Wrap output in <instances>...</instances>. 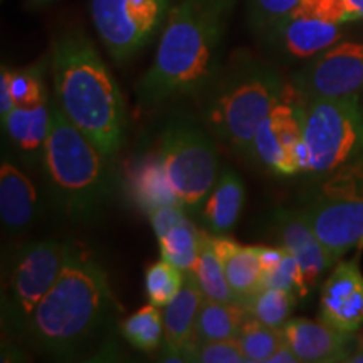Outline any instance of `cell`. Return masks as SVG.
I'll list each match as a JSON object with an SVG mask.
<instances>
[{
	"mask_svg": "<svg viewBox=\"0 0 363 363\" xmlns=\"http://www.w3.org/2000/svg\"><path fill=\"white\" fill-rule=\"evenodd\" d=\"M38 192L33 182L11 162L0 167V219L7 230L21 233L38 214Z\"/></svg>",
	"mask_w": 363,
	"mask_h": 363,
	"instance_id": "cell-21",
	"label": "cell"
},
{
	"mask_svg": "<svg viewBox=\"0 0 363 363\" xmlns=\"http://www.w3.org/2000/svg\"><path fill=\"white\" fill-rule=\"evenodd\" d=\"M262 288H276L284 289V291L294 293L298 298L308 296L311 288L308 286L305 276H303L301 267L294 259L293 254L286 251L283 261L279 262L274 269L264 272V283Z\"/></svg>",
	"mask_w": 363,
	"mask_h": 363,
	"instance_id": "cell-30",
	"label": "cell"
},
{
	"mask_svg": "<svg viewBox=\"0 0 363 363\" xmlns=\"http://www.w3.org/2000/svg\"><path fill=\"white\" fill-rule=\"evenodd\" d=\"M52 76L56 104L62 115L101 152L115 160L125 143V99L83 33H67L52 45Z\"/></svg>",
	"mask_w": 363,
	"mask_h": 363,
	"instance_id": "cell-3",
	"label": "cell"
},
{
	"mask_svg": "<svg viewBox=\"0 0 363 363\" xmlns=\"http://www.w3.org/2000/svg\"><path fill=\"white\" fill-rule=\"evenodd\" d=\"M235 340L242 350L246 363H267L276 348L284 342L281 328H272L249 315Z\"/></svg>",
	"mask_w": 363,
	"mask_h": 363,
	"instance_id": "cell-27",
	"label": "cell"
},
{
	"mask_svg": "<svg viewBox=\"0 0 363 363\" xmlns=\"http://www.w3.org/2000/svg\"><path fill=\"white\" fill-rule=\"evenodd\" d=\"M272 227L279 246L293 254L310 288L338 262L318 239L301 208H278L272 216Z\"/></svg>",
	"mask_w": 363,
	"mask_h": 363,
	"instance_id": "cell-14",
	"label": "cell"
},
{
	"mask_svg": "<svg viewBox=\"0 0 363 363\" xmlns=\"http://www.w3.org/2000/svg\"><path fill=\"white\" fill-rule=\"evenodd\" d=\"M33 2H38L39 4V2H48V0H33Z\"/></svg>",
	"mask_w": 363,
	"mask_h": 363,
	"instance_id": "cell-39",
	"label": "cell"
},
{
	"mask_svg": "<svg viewBox=\"0 0 363 363\" xmlns=\"http://www.w3.org/2000/svg\"><path fill=\"white\" fill-rule=\"evenodd\" d=\"M6 71L9 84H11L12 96L16 104H34L48 99L43 81V69L38 66L29 67L22 71H11L6 66L2 67Z\"/></svg>",
	"mask_w": 363,
	"mask_h": 363,
	"instance_id": "cell-32",
	"label": "cell"
},
{
	"mask_svg": "<svg viewBox=\"0 0 363 363\" xmlns=\"http://www.w3.org/2000/svg\"><path fill=\"white\" fill-rule=\"evenodd\" d=\"M174 0H91V17L116 62L140 52L167 22Z\"/></svg>",
	"mask_w": 363,
	"mask_h": 363,
	"instance_id": "cell-10",
	"label": "cell"
},
{
	"mask_svg": "<svg viewBox=\"0 0 363 363\" xmlns=\"http://www.w3.org/2000/svg\"><path fill=\"white\" fill-rule=\"evenodd\" d=\"M289 86L301 103L311 99L360 98L363 40H343L331 45L296 72Z\"/></svg>",
	"mask_w": 363,
	"mask_h": 363,
	"instance_id": "cell-12",
	"label": "cell"
},
{
	"mask_svg": "<svg viewBox=\"0 0 363 363\" xmlns=\"http://www.w3.org/2000/svg\"><path fill=\"white\" fill-rule=\"evenodd\" d=\"M358 345H360V347L363 348V333L360 335V337H358Z\"/></svg>",
	"mask_w": 363,
	"mask_h": 363,
	"instance_id": "cell-38",
	"label": "cell"
},
{
	"mask_svg": "<svg viewBox=\"0 0 363 363\" xmlns=\"http://www.w3.org/2000/svg\"><path fill=\"white\" fill-rule=\"evenodd\" d=\"M342 24L294 11L266 34L276 51L293 59H313L342 39Z\"/></svg>",
	"mask_w": 363,
	"mask_h": 363,
	"instance_id": "cell-16",
	"label": "cell"
},
{
	"mask_svg": "<svg viewBox=\"0 0 363 363\" xmlns=\"http://www.w3.org/2000/svg\"><path fill=\"white\" fill-rule=\"evenodd\" d=\"M40 162L54 206L71 219H91L111 197L113 160L62 115L56 101Z\"/></svg>",
	"mask_w": 363,
	"mask_h": 363,
	"instance_id": "cell-5",
	"label": "cell"
},
{
	"mask_svg": "<svg viewBox=\"0 0 363 363\" xmlns=\"http://www.w3.org/2000/svg\"><path fill=\"white\" fill-rule=\"evenodd\" d=\"M249 157L274 175L305 174L301 101L289 84H286L283 98L257 128Z\"/></svg>",
	"mask_w": 363,
	"mask_h": 363,
	"instance_id": "cell-11",
	"label": "cell"
},
{
	"mask_svg": "<svg viewBox=\"0 0 363 363\" xmlns=\"http://www.w3.org/2000/svg\"><path fill=\"white\" fill-rule=\"evenodd\" d=\"M185 283V271L172 262L160 259L148 266L145 272V289L152 305L165 308Z\"/></svg>",
	"mask_w": 363,
	"mask_h": 363,
	"instance_id": "cell-28",
	"label": "cell"
},
{
	"mask_svg": "<svg viewBox=\"0 0 363 363\" xmlns=\"http://www.w3.org/2000/svg\"><path fill=\"white\" fill-rule=\"evenodd\" d=\"M301 212L318 239L340 261L363 246V155L320 177L305 197Z\"/></svg>",
	"mask_w": 363,
	"mask_h": 363,
	"instance_id": "cell-7",
	"label": "cell"
},
{
	"mask_svg": "<svg viewBox=\"0 0 363 363\" xmlns=\"http://www.w3.org/2000/svg\"><path fill=\"white\" fill-rule=\"evenodd\" d=\"M214 246L224 267L227 283L239 305H242V301L259 291L264 283L257 246H242L225 235H214Z\"/></svg>",
	"mask_w": 363,
	"mask_h": 363,
	"instance_id": "cell-19",
	"label": "cell"
},
{
	"mask_svg": "<svg viewBox=\"0 0 363 363\" xmlns=\"http://www.w3.org/2000/svg\"><path fill=\"white\" fill-rule=\"evenodd\" d=\"M116 313L104 267L72 246L56 283L30 316L26 338L49 357L88 358L106 345Z\"/></svg>",
	"mask_w": 363,
	"mask_h": 363,
	"instance_id": "cell-1",
	"label": "cell"
},
{
	"mask_svg": "<svg viewBox=\"0 0 363 363\" xmlns=\"http://www.w3.org/2000/svg\"><path fill=\"white\" fill-rule=\"evenodd\" d=\"M185 362L197 363H246L238 340H211L195 342L189 348Z\"/></svg>",
	"mask_w": 363,
	"mask_h": 363,
	"instance_id": "cell-31",
	"label": "cell"
},
{
	"mask_svg": "<svg viewBox=\"0 0 363 363\" xmlns=\"http://www.w3.org/2000/svg\"><path fill=\"white\" fill-rule=\"evenodd\" d=\"M281 331L298 360L305 363L348 362L358 348L355 333H343L323 321L289 318Z\"/></svg>",
	"mask_w": 363,
	"mask_h": 363,
	"instance_id": "cell-15",
	"label": "cell"
},
{
	"mask_svg": "<svg viewBox=\"0 0 363 363\" xmlns=\"http://www.w3.org/2000/svg\"><path fill=\"white\" fill-rule=\"evenodd\" d=\"M296 301L298 296L294 293L276 288H261L256 294L242 301V306L254 320L272 328H283V325L291 318Z\"/></svg>",
	"mask_w": 363,
	"mask_h": 363,
	"instance_id": "cell-25",
	"label": "cell"
},
{
	"mask_svg": "<svg viewBox=\"0 0 363 363\" xmlns=\"http://www.w3.org/2000/svg\"><path fill=\"white\" fill-rule=\"evenodd\" d=\"M298 11L320 17V19L335 22V24H348L352 22L350 11L345 0H301Z\"/></svg>",
	"mask_w": 363,
	"mask_h": 363,
	"instance_id": "cell-33",
	"label": "cell"
},
{
	"mask_svg": "<svg viewBox=\"0 0 363 363\" xmlns=\"http://www.w3.org/2000/svg\"><path fill=\"white\" fill-rule=\"evenodd\" d=\"M235 0H174L155 59L136 83L138 108L197 96L219 71L220 45Z\"/></svg>",
	"mask_w": 363,
	"mask_h": 363,
	"instance_id": "cell-2",
	"label": "cell"
},
{
	"mask_svg": "<svg viewBox=\"0 0 363 363\" xmlns=\"http://www.w3.org/2000/svg\"><path fill=\"white\" fill-rule=\"evenodd\" d=\"M257 254H259V261L262 266V271L267 272L274 269L276 266L283 261L286 249L284 247H271V246H257Z\"/></svg>",
	"mask_w": 363,
	"mask_h": 363,
	"instance_id": "cell-34",
	"label": "cell"
},
{
	"mask_svg": "<svg viewBox=\"0 0 363 363\" xmlns=\"http://www.w3.org/2000/svg\"><path fill=\"white\" fill-rule=\"evenodd\" d=\"M203 293L192 272H185V283L163 313L162 360L185 362L189 348L195 343V325L203 303Z\"/></svg>",
	"mask_w": 363,
	"mask_h": 363,
	"instance_id": "cell-18",
	"label": "cell"
},
{
	"mask_svg": "<svg viewBox=\"0 0 363 363\" xmlns=\"http://www.w3.org/2000/svg\"><path fill=\"white\" fill-rule=\"evenodd\" d=\"M190 272L206 298L222 303H239L225 279L224 267H222L220 257L216 251L212 234L202 233L199 257Z\"/></svg>",
	"mask_w": 363,
	"mask_h": 363,
	"instance_id": "cell-24",
	"label": "cell"
},
{
	"mask_svg": "<svg viewBox=\"0 0 363 363\" xmlns=\"http://www.w3.org/2000/svg\"><path fill=\"white\" fill-rule=\"evenodd\" d=\"M153 157L177 206L185 212L201 211L219 177V157L208 131L189 118H174L163 126Z\"/></svg>",
	"mask_w": 363,
	"mask_h": 363,
	"instance_id": "cell-6",
	"label": "cell"
},
{
	"mask_svg": "<svg viewBox=\"0 0 363 363\" xmlns=\"http://www.w3.org/2000/svg\"><path fill=\"white\" fill-rule=\"evenodd\" d=\"M16 101H13L11 84H9V78L6 71L2 69V76H0V118H7L9 113L13 110Z\"/></svg>",
	"mask_w": 363,
	"mask_h": 363,
	"instance_id": "cell-35",
	"label": "cell"
},
{
	"mask_svg": "<svg viewBox=\"0 0 363 363\" xmlns=\"http://www.w3.org/2000/svg\"><path fill=\"white\" fill-rule=\"evenodd\" d=\"M298 362H299L298 357L294 355L291 347H289L286 342L281 343L274 350V353L269 357V360H267V363H298Z\"/></svg>",
	"mask_w": 363,
	"mask_h": 363,
	"instance_id": "cell-36",
	"label": "cell"
},
{
	"mask_svg": "<svg viewBox=\"0 0 363 363\" xmlns=\"http://www.w3.org/2000/svg\"><path fill=\"white\" fill-rule=\"evenodd\" d=\"M305 174L325 177L363 155L360 98L311 99L301 103Z\"/></svg>",
	"mask_w": 363,
	"mask_h": 363,
	"instance_id": "cell-8",
	"label": "cell"
},
{
	"mask_svg": "<svg viewBox=\"0 0 363 363\" xmlns=\"http://www.w3.org/2000/svg\"><path fill=\"white\" fill-rule=\"evenodd\" d=\"M72 244L61 239L34 240L21 247L2 294V323L26 337L30 316L61 274Z\"/></svg>",
	"mask_w": 363,
	"mask_h": 363,
	"instance_id": "cell-9",
	"label": "cell"
},
{
	"mask_svg": "<svg viewBox=\"0 0 363 363\" xmlns=\"http://www.w3.org/2000/svg\"><path fill=\"white\" fill-rule=\"evenodd\" d=\"M350 11L352 22L363 21V0H345Z\"/></svg>",
	"mask_w": 363,
	"mask_h": 363,
	"instance_id": "cell-37",
	"label": "cell"
},
{
	"mask_svg": "<svg viewBox=\"0 0 363 363\" xmlns=\"http://www.w3.org/2000/svg\"><path fill=\"white\" fill-rule=\"evenodd\" d=\"M247 320V311L239 303H222L203 298L195 325V342L234 340Z\"/></svg>",
	"mask_w": 363,
	"mask_h": 363,
	"instance_id": "cell-23",
	"label": "cell"
},
{
	"mask_svg": "<svg viewBox=\"0 0 363 363\" xmlns=\"http://www.w3.org/2000/svg\"><path fill=\"white\" fill-rule=\"evenodd\" d=\"M284 88L276 67L247 54L234 57L197 94L203 123L222 143L249 157L257 128Z\"/></svg>",
	"mask_w": 363,
	"mask_h": 363,
	"instance_id": "cell-4",
	"label": "cell"
},
{
	"mask_svg": "<svg viewBox=\"0 0 363 363\" xmlns=\"http://www.w3.org/2000/svg\"><path fill=\"white\" fill-rule=\"evenodd\" d=\"M187 214L177 203H165L150 211L148 217L158 239L162 259L190 272L199 257L202 230L194 225Z\"/></svg>",
	"mask_w": 363,
	"mask_h": 363,
	"instance_id": "cell-17",
	"label": "cell"
},
{
	"mask_svg": "<svg viewBox=\"0 0 363 363\" xmlns=\"http://www.w3.org/2000/svg\"><path fill=\"white\" fill-rule=\"evenodd\" d=\"M126 342L140 352H153L160 347L163 337V315L160 308L152 305L140 308L120 323Z\"/></svg>",
	"mask_w": 363,
	"mask_h": 363,
	"instance_id": "cell-26",
	"label": "cell"
},
{
	"mask_svg": "<svg viewBox=\"0 0 363 363\" xmlns=\"http://www.w3.org/2000/svg\"><path fill=\"white\" fill-rule=\"evenodd\" d=\"M301 0H249V24L256 33L266 35L276 24L294 12Z\"/></svg>",
	"mask_w": 363,
	"mask_h": 363,
	"instance_id": "cell-29",
	"label": "cell"
},
{
	"mask_svg": "<svg viewBox=\"0 0 363 363\" xmlns=\"http://www.w3.org/2000/svg\"><path fill=\"white\" fill-rule=\"evenodd\" d=\"M320 321L343 333L362 328L363 272L357 259H340L321 286Z\"/></svg>",
	"mask_w": 363,
	"mask_h": 363,
	"instance_id": "cell-13",
	"label": "cell"
},
{
	"mask_svg": "<svg viewBox=\"0 0 363 363\" xmlns=\"http://www.w3.org/2000/svg\"><path fill=\"white\" fill-rule=\"evenodd\" d=\"M244 197L246 189L239 174L230 169L222 170L201 207L202 220L208 233L214 235L229 234L238 224Z\"/></svg>",
	"mask_w": 363,
	"mask_h": 363,
	"instance_id": "cell-22",
	"label": "cell"
},
{
	"mask_svg": "<svg viewBox=\"0 0 363 363\" xmlns=\"http://www.w3.org/2000/svg\"><path fill=\"white\" fill-rule=\"evenodd\" d=\"M51 125V106L48 99L34 104H16L2 120L9 140L22 157L30 162L43 160L45 138Z\"/></svg>",
	"mask_w": 363,
	"mask_h": 363,
	"instance_id": "cell-20",
	"label": "cell"
}]
</instances>
